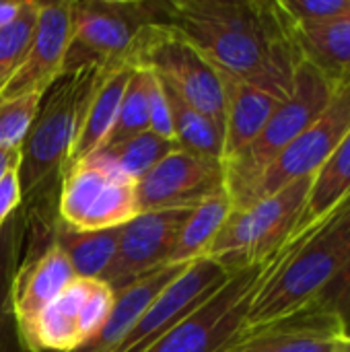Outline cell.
<instances>
[{
  "instance_id": "6da1fadb",
  "label": "cell",
  "mask_w": 350,
  "mask_h": 352,
  "mask_svg": "<svg viewBox=\"0 0 350 352\" xmlns=\"http://www.w3.org/2000/svg\"><path fill=\"white\" fill-rule=\"evenodd\" d=\"M165 21L221 72L287 99L301 56L278 2L175 0Z\"/></svg>"
},
{
  "instance_id": "7a4b0ae2",
  "label": "cell",
  "mask_w": 350,
  "mask_h": 352,
  "mask_svg": "<svg viewBox=\"0 0 350 352\" xmlns=\"http://www.w3.org/2000/svg\"><path fill=\"white\" fill-rule=\"evenodd\" d=\"M350 260V196L324 221L295 233L272 258L245 316L243 334L303 309Z\"/></svg>"
},
{
  "instance_id": "3957f363",
  "label": "cell",
  "mask_w": 350,
  "mask_h": 352,
  "mask_svg": "<svg viewBox=\"0 0 350 352\" xmlns=\"http://www.w3.org/2000/svg\"><path fill=\"white\" fill-rule=\"evenodd\" d=\"M97 74V68L64 74L43 95L37 116L21 144L19 182L23 204L35 200L54 179L60 182Z\"/></svg>"
},
{
  "instance_id": "277c9868",
  "label": "cell",
  "mask_w": 350,
  "mask_h": 352,
  "mask_svg": "<svg viewBox=\"0 0 350 352\" xmlns=\"http://www.w3.org/2000/svg\"><path fill=\"white\" fill-rule=\"evenodd\" d=\"M336 85L330 82L316 66L301 60L289 97L276 107L258 138L241 153L223 163L225 192L231 206L237 208L250 188L266 171V167L326 109Z\"/></svg>"
},
{
  "instance_id": "5b68a950",
  "label": "cell",
  "mask_w": 350,
  "mask_h": 352,
  "mask_svg": "<svg viewBox=\"0 0 350 352\" xmlns=\"http://www.w3.org/2000/svg\"><path fill=\"white\" fill-rule=\"evenodd\" d=\"M311 177H301L272 196L231 210L204 258L221 262L229 272L252 268L272 258L297 229Z\"/></svg>"
},
{
  "instance_id": "8992f818",
  "label": "cell",
  "mask_w": 350,
  "mask_h": 352,
  "mask_svg": "<svg viewBox=\"0 0 350 352\" xmlns=\"http://www.w3.org/2000/svg\"><path fill=\"white\" fill-rule=\"evenodd\" d=\"M130 66L151 70L184 103L225 130V87L221 72L171 23L155 21L140 29Z\"/></svg>"
},
{
  "instance_id": "52a82bcc",
  "label": "cell",
  "mask_w": 350,
  "mask_h": 352,
  "mask_svg": "<svg viewBox=\"0 0 350 352\" xmlns=\"http://www.w3.org/2000/svg\"><path fill=\"white\" fill-rule=\"evenodd\" d=\"M165 21V4L85 0L72 2V39L64 74L89 68H132L130 54L142 27Z\"/></svg>"
},
{
  "instance_id": "ba28073f",
  "label": "cell",
  "mask_w": 350,
  "mask_h": 352,
  "mask_svg": "<svg viewBox=\"0 0 350 352\" xmlns=\"http://www.w3.org/2000/svg\"><path fill=\"white\" fill-rule=\"evenodd\" d=\"M140 214L136 182L93 155L68 165L60 177L58 221L74 231L120 229Z\"/></svg>"
},
{
  "instance_id": "9c48e42d",
  "label": "cell",
  "mask_w": 350,
  "mask_h": 352,
  "mask_svg": "<svg viewBox=\"0 0 350 352\" xmlns=\"http://www.w3.org/2000/svg\"><path fill=\"white\" fill-rule=\"evenodd\" d=\"M272 258L233 272L208 301L146 352H229L243 334L252 299L262 285Z\"/></svg>"
},
{
  "instance_id": "30bf717a",
  "label": "cell",
  "mask_w": 350,
  "mask_h": 352,
  "mask_svg": "<svg viewBox=\"0 0 350 352\" xmlns=\"http://www.w3.org/2000/svg\"><path fill=\"white\" fill-rule=\"evenodd\" d=\"M349 132L350 78L336 87L326 109L266 167L237 208H245L301 177L314 175Z\"/></svg>"
},
{
  "instance_id": "8fae6325",
  "label": "cell",
  "mask_w": 350,
  "mask_h": 352,
  "mask_svg": "<svg viewBox=\"0 0 350 352\" xmlns=\"http://www.w3.org/2000/svg\"><path fill=\"white\" fill-rule=\"evenodd\" d=\"M221 262L200 258L192 262L138 318L113 352H146L192 311L208 301L231 276Z\"/></svg>"
},
{
  "instance_id": "7c38bea8",
  "label": "cell",
  "mask_w": 350,
  "mask_h": 352,
  "mask_svg": "<svg viewBox=\"0 0 350 352\" xmlns=\"http://www.w3.org/2000/svg\"><path fill=\"white\" fill-rule=\"evenodd\" d=\"M140 212L196 208L225 192V171L219 159L173 148L138 184Z\"/></svg>"
},
{
  "instance_id": "4fadbf2b",
  "label": "cell",
  "mask_w": 350,
  "mask_h": 352,
  "mask_svg": "<svg viewBox=\"0 0 350 352\" xmlns=\"http://www.w3.org/2000/svg\"><path fill=\"white\" fill-rule=\"evenodd\" d=\"M194 208H171L140 212L126 223L120 233L118 252L103 274L113 293L130 287L138 278L169 264L179 231Z\"/></svg>"
},
{
  "instance_id": "5bb4252c",
  "label": "cell",
  "mask_w": 350,
  "mask_h": 352,
  "mask_svg": "<svg viewBox=\"0 0 350 352\" xmlns=\"http://www.w3.org/2000/svg\"><path fill=\"white\" fill-rule=\"evenodd\" d=\"M72 39V2H39V19L25 60L0 93V101L45 95L64 76Z\"/></svg>"
},
{
  "instance_id": "9a60e30c",
  "label": "cell",
  "mask_w": 350,
  "mask_h": 352,
  "mask_svg": "<svg viewBox=\"0 0 350 352\" xmlns=\"http://www.w3.org/2000/svg\"><path fill=\"white\" fill-rule=\"evenodd\" d=\"M54 225V223H52ZM74 268L68 256L60 250V245L50 237L45 245L35 254L27 252L19 264V270L12 280V311L17 320V328L27 346V338L39 314L74 280ZM29 351V349H27Z\"/></svg>"
},
{
  "instance_id": "2e32d148",
  "label": "cell",
  "mask_w": 350,
  "mask_h": 352,
  "mask_svg": "<svg viewBox=\"0 0 350 352\" xmlns=\"http://www.w3.org/2000/svg\"><path fill=\"white\" fill-rule=\"evenodd\" d=\"M344 338L347 332L334 318L303 307L293 316L241 334L229 352H342Z\"/></svg>"
},
{
  "instance_id": "e0dca14e",
  "label": "cell",
  "mask_w": 350,
  "mask_h": 352,
  "mask_svg": "<svg viewBox=\"0 0 350 352\" xmlns=\"http://www.w3.org/2000/svg\"><path fill=\"white\" fill-rule=\"evenodd\" d=\"M134 68H113V70H99L95 87L87 99L83 120L78 126L76 140L68 155L66 167L78 161H85L97 153H101L116 128L122 97L126 85L132 76ZM64 167V169H66Z\"/></svg>"
},
{
  "instance_id": "ac0fdd59",
  "label": "cell",
  "mask_w": 350,
  "mask_h": 352,
  "mask_svg": "<svg viewBox=\"0 0 350 352\" xmlns=\"http://www.w3.org/2000/svg\"><path fill=\"white\" fill-rule=\"evenodd\" d=\"M221 76L225 87V163L258 138L270 116L285 99H278L276 95L266 93L231 74L221 72Z\"/></svg>"
},
{
  "instance_id": "d6986e66",
  "label": "cell",
  "mask_w": 350,
  "mask_h": 352,
  "mask_svg": "<svg viewBox=\"0 0 350 352\" xmlns=\"http://www.w3.org/2000/svg\"><path fill=\"white\" fill-rule=\"evenodd\" d=\"M190 264H165L116 293V305L101 332L76 352H113L146 307L188 268Z\"/></svg>"
},
{
  "instance_id": "ffe728a7",
  "label": "cell",
  "mask_w": 350,
  "mask_h": 352,
  "mask_svg": "<svg viewBox=\"0 0 350 352\" xmlns=\"http://www.w3.org/2000/svg\"><path fill=\"white\" fill-rule=\"evenodd\" d=\"M93 278H74L35 320L27 338L29 352H76L83 346L80 311Z\"/></svg>"
},
{
  "instance_id": "44dd1931",
  "label": "cell",
  "mask_w": 350,
  "mask_h": 352,
  "mask_svg": "<svg viewBox=\"0 0 350 352\" xmlns=\"http://www.w3.org/2000/svg\"><path fill=\"white\" fill-rule=\"evenodd\" d=\"M285 16V14H283ZM287 21V19H285ZM289 25V21H287ZM291 37L301 60L316 66L336 87L350 78V12L318 27H293Z\"/></svg>"
},
{
  "instance_id": "7402d4cb",
  "label": "cell",
  "mask_w": 350,
  "mask_h": 352,
  "mask_svg": "<svg viewBox=\"0 0 350 352\" xmlns=\"http://www.w3.org/2000/svg\"><path fill=\"white\" fill-rule=\"evenodd\" d=\"M29 217L21 208L0 225V352H29L12 311V280L23 260Z\"/></svg>"
},
{
  "instance_id": "603a6c76",
  "label": "cell",
  "mask_w": 350,
  "mask_h": 352,
  "mask_svg": "<svg viewBox=\"0 0 350 352\" xmlns=\"http://www.w3.org/2000/svg\"><path fill=\"white\" fill-rule=\"evenodd\" d=\"M350 196V132L334 148V153L322 163L311 177L307 202L295 233L307 231L309 227L324 221ZM293 233V235H295Z\"/></svg>"
},
{
  "instance_id": "cb8c5ba5",
  "label": "cell",
  "mask_w": 350,
  "mask_h": 352,
  "mask_svg": "<svg viewBox=\"0 0 350 352\" xmlns=\"http://www.w3.org/2000/svg\"><path fill=\"white\" fill-rule=\"evenodd\" d=\"M120 229L107 231H74L60 221L52 225V239L68 256L78 278H103L120 243Z\"/></svg>"
},
{
  "instance_id": "d4e9b609",
  "label": "cell",
  "mask_w": 350,
  "mask_h": 352,
  "mask_svg": "<svg viewBox=\"0 0 350 352\" xmlns=\"http://www.w3.org/2000/svg\"><path fill=\"white\" fill-rule=\"evenodd\" d=\"M233 206L227 196V192L217 194L202 204H198L190 217L186 219L177 243L173 248V254L169 258V264H192L200 258H204L208 245L229 219Z\"/></svg>"
},
{
  "instance_id": "484cf974",
  "label": "cell",
  "mask_w": 350,
  "mask_h": 352,
  "mask_svg": "<svg viewBox=\"0 0 350 352\" xmlns=\"http://www.w3.org/2000/svg\"><path fill=\"white\" fill-rule=\"evenodd\" d=\"M167 89V87H165ZM171 111H173V128H175V144L184 151L219 159L223 163V142L225 130L221 124L184 103L177 95L167 89Z\"/></svg>"
},
{
  "instance_id": "4316f807",
  "label": "cell",
  "mask_w": 350,
  "mask_h": 352,
  "mask_svg": "<svg viewBox=\"0 0 350 352\" xmlns=\"http://www.w3.org/2000/svg\"><path fill=\"white\" fill-rule=\"evenodd\" d=\"M173 148H177V144H173L149 130L130 140L107 146L97 155L103 157L105 161H109L120 173H124L126 177H130L138 184Z\"/></svg>"
},
{
  "instance_id": "83f0119b",
  "label": "cell",
  "mask_w": 350,
  "mask_h": 352,
  "mask_svg": "<svg viewBox=\"0 0 350 352\" xmlns=\"http://www.w3.org/2000/svg\"><path fill=\"white\" fill-rule=\"evenodd\" d=\"M151 130V120H149V72L142 68H134L118 113L116 128L105 144L113 146L124 140H130L142 132Z\"/></svg>"
},
{
  "instance_id": "f1b7e54d",
  "label": "cell",
  "mask_w": 350,
  "mask_h": 352,
  "mask_svg": "<svg viewBox=\"0 0 350 352\" xmlns=\"http://www.w3.org/2000/svg\"><path fill=\"white\" fill-rule=\"evenodd\" d=\"M37 19H39V2L25 0L19 19L0 31V93L4 91V87L8 85L21 62L25 60L37 27Z\"/></svg>"
},
{
  "instance_id": "f546056e",
  "label": "cell",
  "mask_w": 350,
  "mask_h": 352,
  "mask_svg": "<svg viewBox=\"0 0 350 352\" xmlns=\"http://www.w3.org/2000/svg\"><path fill=\"white\" fill-rule=\"evenodd\" d=\"M43 95H23L17 99L0 101V148L21 146L35 116Z\"/></svg>"
},
{
  "instance_id": "4dcf8cb0",
  "label": "cell",
  "mask_w": 350,
  "mask_h": 352,
  "mask_svg": "<svg viewBox=\"0 0 350 352\" xmlns=\"http://www.w3.org/2000/svg\"><path fill=\"white\" fill-rule=\"evenodd\" d=\"M293 27H318L350 12V0H276Z\"/></svg>"
},
{
  "instance_id": "1f68e13d",
  "label": "cell",
  "mask_w": 350,
  "mask_h": 352,
  "mask_svg": "<svg viewBox=\"0 0 350 352\" xmlns=\"http://www.w3.org/2000/svg\"><path fill=\"white\" fill-rule=\"evenodd\" d=\"M334 318L350 336V260L305 305Z\"/></svg>"
},
{
  "instance_id": "d6a6232c",
  "label": "cell",
  "mask_w": 350,
  "mask_h": 352,
  "mask_svg": "<svg viewBox=\"0 0 350 352\" xmlns=\"http://www.w3.org/2000/svg\"><path fill=\"white\" fill-rule=\"evenodd\" d=\"M149 72V120H151V132L157 136L169 140L175 144V128H173V111L171 101L167 95L165 85L151 72Z\"/></svg>"
},
{
  "instance_id": "836d02e7",
  "label": "cell",
  "mask_w": 350,
  "mask_h": 352,
  "mask_svg": "<svg viewBox=\"0 0 350 352\" xmlns=\"http://www.w3.org/2000/svg\"><path fill=\"white\" fill-rule=\"evenodd\" d=\"M21 206H23V192L19 182V169H14L0 179V225L8 221Z\"/></svg>"
},
{
  "instance_id": "e575fe53",
  "label": "cell",
  "mask_w": 350,
  "mask_h": 352,
  "mask_svg": "<svg viewBox=\"0 0 350 352\" xmlns=\"http://www.w3.org/2000/svg\"><path fill=\"white\" fill-rule=\"evenodd\" d=\"M23 6H25V0H0V31L19 19Z\"/></svg>"
},
{
  "instance_id": "d590c367",
  "label": "cell",
  "mask_w": 350,
  "mask_h": 352,
  "mask_svg": "<svg viewBox=\"0 0 350 352\" xmlns=\"http://www.w3.org/2000/svg\"><path fill=\"white\" fill-rule=\"evenodd\" d=\"M21 165V146H2L0 148V179L19 169Z\"/></svg>"
},
{
  "instance_id": "8d00e7d4",
  "label": "cell",
  "mask_w": 350,
  "mask_h": 352,
  "mask_svg": "<svg viewBox=\"0 0 350 352\" xmlns=\"http://www.w3.org/2000/svg\"><path fill=\"white\" fill-rule=\"evenodd\" d=\"M342 352H350V336H347L342 342Z\"/></svg>"
}]
</instances>
